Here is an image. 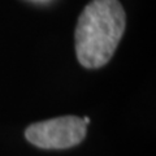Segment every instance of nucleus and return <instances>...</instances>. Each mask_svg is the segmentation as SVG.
I'll list each match as a JSON object with an SVG mask.
<instances>
[{
  "instance_id": "obj_1",
  "label": "nucleus",
  "mask_w": 156,
  "mask_h": 156,
  "mask_svg": "<svg viewBox=\"0 0 156 156\" xmlns=\"http://www.w3.org/2000/svg\"><path fill=\"white\" fill-rule=\"evenodd\" d=\"M126 26L119 0H92L81 13L76 27V53L81 65L96 69L113 56Z\"/></svg>"
},
{
  "instance_id": "obj_2",
  "label": "nucleus",
  "mask_w": 156,
  "mask_h": 156,
  "mask_svg": "<svg viewBox=\"0 0 156 156\" xmlns=\"http://www.w3.org/2000/svg\"><path fill=\"white\" fill-rule=\"evenodd\" d=\"M86 126L81 117L62 116L30 125L25 135L29 142L39 148L64 150L83 140Z\"/></svg>"
}]
</instances>
